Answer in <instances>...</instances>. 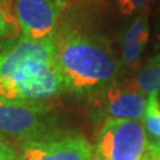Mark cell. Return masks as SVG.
<instances>
[{
    "mask_svg": "<svg viewBox=\"0 0 160 160\" xmlns=\"http://www.w3.org/2000/svg\"><path fill=\"white\" fill-rule=\"evenodd\" d=\"M55 42L64 89L76 98L91 99L116 82L123 71L108 39L87 28L72 13L60 19Z\"/></svg>",
    "mask_w": 160,
    "mask_h": 160,
    "instance_id": "1",
    "label": "cell"
},
{
    "mask_svg": "<svg viewBox=\"0 0 160 160\" xmlns=\"http://www.w3.org/2000/svg\"><path fill=\"white\" fill-rule=\"evenodd\" d=\"M63 92L55 33L42 40L19 36L0 47V100L47 104Z\"/></svg>",
    "mask_w": 160,
    "mask_h": 160,
    "instance_id": "2",
    "label": "cell"
},
{
    "mask_svg": "<svg viewBox=\"0 0 160 160\" xmlns=\"http://www.w3.org/2000/svg\"><path fill=\"white\" fill-rule=\"evenodd\" d=\"M148 144L142 122L106 119L92 147V160H143Z\"/></svg>",
    "mask_w": 160,
    "mask_h": 160,
    "instance_id": "3",
    "label": "cell"
},
{
    "mask_svg": "<svg viewBox=\"0 0 160 160\" xmlns=\"http://www.w3.org/2000/svg\"><path fill=\"white\" fill-rule=\"evenodd\" d=\"M58 128L56 116L47 104L0 100V139L8 143L39 139Z\"/></svg>",
    "mask_w": 160,
    "mask_h": 160,
    "instance_id": "4",
    "label": "cell"
},
{
    "mask_svg": "<svg viewBox=\"0 0 160 160\" xmlns=\"http://www.w3.org/2000/svg\"><path fill=\"white\" fill-rule=\"evenodd\" d=\"M15 147L20 160H92V146L84 135L63 128Z\"/></svg>",
    "mask_w": 160,
    "mask_h": 160,
    "instance_id": "5",
    "label": "cell"
},
{
    "mask_svg": "<svg viewBox=\"0 0 160 160\" xmlns=\"http://www.w3.org/2000/svg\"><path fill=\"white\" fill-rule=\"evenodd\" d=\"M146 93L135 80L115 82L91 98V112L98 120L120 119L142 122L147 108Z\"/></svg>",
    "mask_w": 160,
    "mask_h": 160,
    "instance_id": "6",
    "label": "cell"
},
{
    "mask_svg": "<svg viewBox=\"0 0 160 160\" xmlns=\"http://www.w3.org/2000/svg\"><path fill=\"white\" fill-rule=\"evenodd\" d=\"M20 28V36L42 40L55 33L67 0H7Z\"/></svg>",
    "mask_w": 160,
    "mask_h": 160,
    "instance_id": "7",
    "label": "cell"
},
{
    "mask_svg": "<svg viewBox=\"0 0 160 160\" xmlns=\"http://www.w3.org/2000/svg\"><path fill=\"white\" fill-rule=\"evenodd\" d=\"M149 38V23L147 13H142L129 24L122 40V64L135 67L144 52Z\"/></svg>",
    "mask_w": 160,
    "mask_h": 160,
    "instance_id": "8",
    "label": "cell"
},
{
    "mask_svg": "<svg viewBox=\"0 0 160 160\" xmlns=\"http://www.w3.org/2000/svg\"><path fill=\"white\" fill-rule=\"evenodd\" d=\"M146 132L153 139V142L160 140V103L158 95H148L146 113L142 120Z\"/></svg>",
    "mask_w": 160,
    "mask_h": 160,
    "instance_id": "9",
    "label": "cell"
},
{
    "mask_svg": "<svg viewBox=\"0 0 160 160\" xmlns=\"http://www.w3.org/2000/svg\"><path fill=\"white\" fill-rule=\"evenodd\" d=\"M135 83L146 95H158L160 92V64L148 63L139 72Z\"/></svg>",
    "mask_w": 160,
    "mask_h": 160,
    "instance_id": "10",
    "label": "cell"
},
{
    "mask_svg": "<svg viewBox=\"0 0 160 160\" xmlns=\"http://www.w3.org/2000/svg\"><path fill=\"white\" fill-rule=\"evenodd\" d=\"M20 28L7 0H0V39H18Z\"/></svg>",
    "mask_w": 160,
    "mask_h": 160,
    "instance_id": "11",
    "label": "cell"
},
{
    "mask_svg": "<svg viewBox=\"0 0 160 160\" xmlns=\"http://www.w3.org/2000/svg\"><path fill=\"white\" fill-rule=\"evenodd\" d=\"M151 0H119V7L123 13H133L147 6Z\"/></svg>",
    "mask_w": 160,
    "mask_h": 160,
    "instance_id": "12",
    "label": "cell"
},
{
    "mask_svg": "<svg viewBox=\"0 0 160 160\" xmlns=\"http://www.w3.org/2000/svg\"><path fill=\"white\" fill-rule=\"evenodd\" d=\"M0 160H20L16 147L3 139H0Z\"/></svg>",
    "mask_w": 160,
    "mask_h": 160,
    "instance_id": "13",
    "label": "cell"
},
{
    "mask_svg": "<svg viewBox=\"0 0 160 160\" xmlns=\"http://www.w3.org/2000/svg\"><path fill=\"white\" fill-rule=\"evenodd\" d=\"M143 160H160V155L156 153V152H153V151H151V149L148 148L146 156H144Z\"/></svg>",
    "mask_w": 160,
    "mask_h": 160,
    "instance_id": "14",
    "label": "cell"
},
{
    "mask_svg": "<svg viewBox=\"0 0 160 160\" xmlns=\"http://www.w3.org/2000/svg\"><path fill=\"white\" fill-rule=\"evenodd\" d=\"M148 148L151 149V151H153V152H156V153L160 155V140H159V142H149Z\"/></svg>",
    "mask_w": 160,
    "mask_h": 160,
    "instance_id": "15",
    "label": "cell"
},
{
    "mask_svg": "<svg viewBox=\"0 0 160 160\" xmlns=\"http://www.w3.org/2000/svg\"><path fill=\"white\" fill-rule=\"evenodd\" d=\"M148 63H151V64H160V52L156 53L155 56H152L151 59H149Z\"/></svg>",
    "mask_w": 160,
    "mask_h": 160,
    "instance_id": "16",
    "label": "cell"
}]
</instances>
